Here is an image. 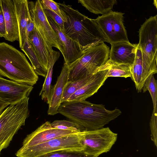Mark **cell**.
<instances>
[{
    "instance_id": "obj_27",
    "label": "cell",
    "mask_w": 157,
    "mask_h": 157,
    "mask_svg": "<svg viewBox=\"0 0 157 157\" xmlns=\"http://www.w3.org/2000/svg\"><path fill=\"white\" fill-rule=\"evenodd\" d=\"M38 157H97L86 154L83 151L59 150L51 152Z\"/></svg>"
},
{
    "instance_id": "obj_12",
    "label": "cell",
    "mask_w": 157,
    "mask_h": 157,
    "mask_svg": "<svg viewBox=\"0 0 157 157\" xmlns=\"http://www.w3.org/2000/svg\"><path fill=\"white\" fill-rule=\"evenodd\" d=\"M33 89V86L0 76V100L10 105L16 104L28 97Z\"/></svg>"
},
{
    "instance_id": "obj_5",
    "label": "cell",
    "mask_w": 157,
    "mask_h": 157,
    "mask_svg": "<svg viewBox=\"0 0 157 157\" xmlns=\"http://www.w3.org/2000/svg\"><path fill=\"white\" fill-rule=\"evenodd\" d=\"M29 97L15 104L11 105L0 116V155L9 145L13 137L25 124L29 114Z\"/></svg>"
},
{
    "instance_id": "obj_28",
    "label": "cell",
    "mask_w": 157,
    "mask_h": 157,
    "mask_svg": "<svg viewBox=\"0 0 157 157\" xmlns=\"http://www.w3.org/2000/svg\"><path fill=\"white\" fill-rule=\"evenodd\" d=\"M51 124L53 127L62 130L78 132H82L86 130L82 126L74 122L65 120H56Z\"/></svg>"
},
{
    "instance_id": "obj_23",
    "label": "cell",
    "mask_w": 157,
    "mask_h": 157,
    "mask_svg": "<svg viewBox=\"0 0 157 157\" xmlns=\"http://www.w3.org/2000/svg\"><path fill=\"white\" fill-rule=\"evenodd\" d=\"M132 67L124 64H116L108 60L99 69H107L108 71L106 77H122L127 78L131 77Z\"/></svg>"
},
{
    "instance_id": "obj_15",
    "label": "cell",
    "mask_w": 157,
    "mask_h": 157,
    "mask_svg": "<svg viewBox=\"0 0 157 157\" xmlns=\"http://www.w3.org/2000/svg\"><path fill=\"white\" fill-rule=\"evenodd\" d=\"M107 69L100 70L93 75L88 80L73 93L66 101L86 99L97 92L108 78Z\"/></svg>"
},
{
    "instance_id": "obj_6",
    "label": "cell",
    "mask_w": 157,
    "mask_h": 157,
    "mask_svg": "<svg viewBox=\"0 0 157 157\" xmlns=\"http://www.w3.org/2000/svg\"><path fill=\"white\" fill-rule=\"evenodd\" d=\"M86 130L59 137L36 145L21 147L15 155L17 157H38L59 150L82 151L84 148L83 140Z\"/></svg>"
},
{
    "instance_id": "obj_8",
    "label": "cell",
    "mask_w": 157,
    "mask_h": 157,
    "mask_svg": "<svg viewBox=\"0 0 157 157\" xmlns=\"http://www.w3.org/2000/svg\"><path fill=\"white\" fill-rule=\"evenodd\" d=\"M117 134L113 132L109 127L86 130L83 143V151L86 154L98 157L109 152L115 143Z\"/></svg>"
},
{
    "instance_id": "obj_13",
    "label": "cell",
    "mask_w": 157,
    "mask_h": 157,
    "mask_svg": "<svg viewBox=\"0 0 157 157\" xmlns=\"http://www.w3.org/2000/svg\"><path fill=\"white\" fill-rule=\"evenodd\" d=\"M46 15L50 25L58 34L62 44L64 63L69 65L80 58L84 52L77 42L68 36L50 17Z\"/></svg>"
},
{
    "instance_id": "obj_9",
    "label": "cell",
    "mask_w": 157,
    "mask_h": 157,
    "mask_svg": "<svg viewBox=\"0 0 157 157\" xmlns=\"http://www.w3.org/2000/svg\"><path fill=\"white\" fill-rule=\"evenodd\" d=\"M124 13L111 11L94 19L111 44L129 42L127 31L123 23Z\"/></svg>"
},
{
    "instance_id": "obj_31",
    "label": "cell",
    "mask_w": 157,
    "mask_h": 157,
    "mask_svg": "<svg viewBox=\"0 0 157 157\" xmlns=\"http://www.w3.org/2000/svg\"><path fill=\"white\" fill-rule=\"evenodd\" d=\"M157 110H153L150 122L151 139L157 147Z\"/></svg>"
},
{
    "instance_id": "obj_32",
    "label": "cell",
    "mask_w": 157,
    "mask_h": 157,
    "mask_svg": "<svg viewBox=\"0 0 157 157\" xmlns=\"http://www.w3.org/2000/svg\"><path fill=\"white\" fill-rule=\"evenodd\" d=\"M45 14L48 15L58 25L59 27L64 30V21L58 15L52 11L44 9Z\"/></svg>"
},
{
    "instance_id": "obj_2",
    "label": "cell",
    "mask_w": 157,
    "mask_h": 157,
    "mask_svg": "<svg viewBox=\"0 0 157 157\" xmlns=\"http://www.w3.org/2000/svg\"><path fill=\"white\" fill-rule=\"evenodd\" d=\"M58 4L65 13L67 18V21L64 23V31L80 45L84 52L98 43L108 42L94 19L88 18L64 2Z\"/></svg>"
},
{
    "instance_id": "obj_1",
    "label": "cell",
    "mask_w": 157,
    "mask_h": 157,
    "mask_svg": "<svg viewBox=\"0 0 157 157\" xmlns=\"http://www.w3.org/2000/svg\"><path fill=\"white\" fill-rule=\"evenodd\" d=\"M58 112L87 130L103 128L121 113L118 109L109 110L102 104H93L86 100L63 102Z\"/></svg>"
},
{
    "instance_id": "obj_17",
    "label": "cell",
    "mask_w": 157,
    "mask_h": 157,
    "mask_svg": "<svg viewBox=\"0 0 157 157\" xmlns=\"http://www.w3.org/2000/svg\"><path fill=\"white\" fill-rule=\"evenodd\" d=\"M69 69L68 65L64 63L56 84L52 87L48 114L54 115L58 113V109L61 103L64 88L68 81Z\"/></svg>"
},
{
    "instance_id": "obj_22",
    "label": "cell",
    "mask_w": 157,
    "mask_h": 157,
    "mask_svg": "<svg viewBox=\"0 0 157 157\" xmlns=\"http://www.w3.org/2000/svg\"><path fill=\"white\" fill-rule=\"evenodd\" d=\"M78 2L91 12L95 14L103 15L112 10L114 5L117 3V1L78 0Z\"/></svg>"
},
{
    "instance_id": "obj_25",
    "label": "cell",
    "mask_w": 157,
    "mask_h": 157,
    "mask_svg": "<svg viewBox=\"0 0 157 157\" xmlns=\"http://www.w3.org/2000/svg\"><path fill=\"white\" fill-rule=\"evenodd\" d=\"M92 75L74 81H68L64 89L61 103L66 101L73 93L86 82Z\"/></svg>"
},
{
    "instance_id": "obj_3",
    "label": "cell",
    "mask_w": 157,
    "mask_h": 157,
    "mask_svg": "<svg viewBox=\"0 0 157 157\" xmlns=\"http://www.w3.org/2000/svg\"><path fill=\"white\" fill-rule=\"evenodd\" d=\"M0 75L17 82L32 86L38 79L25 55L4 42H0Z\"/></svg>"
},
{
    "instance_id": "obj_21",
    "label": "cell",
    "mask_w": 157,
    "mask_h": 157,
    "mask_svg": "<svg viewBox=\"0 0 157 157\" xmlns=\"http://www.w3.org/2000/svg\"><path fill=\"white\" fill-rule=\"evenodd\" d=\"M60 56L59 52L54 50L53 53L50 56L47 74L42 88L39 93V95L41 96L42 99L46 101L48 104L50 101L53 87L51 85V83L53 67L54 64L58 60Z\"/></svg>"
},
{
    "instance_id": "obj_20",
    "label": "cell",
    "mask_w": 157,
    "mask_h": 157,
    "mask_svg": "<svg viewBox=\"0 0 157 157\" xmlns=\"http://www.w3.org/2000/svg\"><path fill=\"white\" fill-rule=\"evenodd\" d=\"M19 32L20 48L24 46L27 39L26 29L28 20L29 10L27 0H13Z\"/></svg>"
},
{
    "instance_id": "obj_10",
    "label": "cell",
    "mask_w": 157,
    "mask_h": 157,
    "mask_svg": "<svg viewBox=\"0 0 157 157\" xmlns=\"http://www.w3.org/2000/svg\"><path fill=\"white\" fill-rule=\"evenodd\" d=\"M35 26L46 44L58 48L63 55V50L58 34L50 25L43 9L40 0L35 2L34 8Z\"/></svg>"
},
{
    "instance_id": "obj_19",
    "label": "cell",
    "mask_w": 157,
    "mask_h": 157,
    "mask_svg": "<svg viewBox=\"0 0 157 157\" xmlns=\"http://www.w3.org/2000/svg\"><path fill=\"white\" fill-rule=\"evenodd\" d=\"M131 72V77L134 82L138 93L141 92L146 79L151 75L155 74L153 71L143 64L141 52L137 47Z\"/></svg>"
},
{
    "instance_id": "obj_18",
    "label": "cell",
    "mask_w": 157,
    "mask_h": 157,
    "mask_svg": "<svg viewBox=\"0 0 157 157\" xmlns=\"http://www.w3.org/2000/svg\"><path fill=\"white\" fill-rule=\"evenodd\" d=\"M27 39L40 62L48 70L49 58L54 51L52 47L44 42L36 28L28 35Z\"/></svg>"
},
{
    "instance_id": "obj_26",
    "label": "cell",
    "mask_w": 157,
    "mask_h": 157,
    "mask_svg": "<svg viewBox=\"0 0 157 157\" xmlns=\"http://www.w3.org/2000/svg\"><path fill=\"white\" fill-rule=\"evenodd\" d=\"M142 90L144 92L149 91L152 100L153 109H157V82L154 75H151L146 79Z\"/></svg>"
},
{
    "instance_id": "obj_16",
    "label": "cell",
    "mask_w": 157,
    "mask_h": 157,
    "mask_svg": "<svg viewBox=\"0 0 157 157\" xmlns=\"http://www.w3.org/2000/svg\"><path fill=\"white\" fill-rule=\"evenodd\" d=\"M5 21L6 34L4 37L9 41L18 40L19 32L17 20L13 0H0Z\"/></svg>"
},
{
    "instance_id": "obj_33",
    "label": "cell",
    "mask_w": 157,
    "mask_h": 157,
    "mask_svg": "<svg viewBox=\"0 0 157 157\" xmlns=\"http://www.w3.org/2000/svg\"><path fill=\"white\" fill-rule=\"evenodd\" d=\"M6 34L5 21L2 9L0 10V37H4Z\"/></svg>"
},
{
    "instance_id": "obj_11",
    "label": "cell",
    "mask_w": 157,
    "mask_h": 157,
    "mask_svg": "<svg viewBox=\"0 0 157 157\" xmlns=\"http://www.w3.org/2000/svg\"><path fill=\"white\" fill-rule=\"evenodd\" d=\"M51 123L50 121H46L27 135L23 141L21 147L36 145L59 137L81 132L55 128L52 126Z\"/></svg>"
},
{
    "instance_id": "obj_30",
    "label": "cell",
    "mask_w": 157,
    "mask_h": 157,
    "mask_svg": "<svg viewBox=\"0 0 157 157\" xmlns=\"http://www.w3.org/2000/svg\"><path fill=\"white\" fill-rule=\"evenodd\" d=\"M35 4V2H33L28 1V20L26 29L27 37L28 35L32 32L35 28L34 21Z\"/></svg>"
},
{
    "instance_id": "obj_7",
    "label": "cell",
    "mask_w": 157,
    "mask_h": 157,
    "mask_svg": "<svg viewBox=\"0 0 157 157\" xmlns=\"http://www.w3.org/2000/svg\"><path fill=\"white\" fill-rule=\"evenodd\" d=\"M139 33L137 47L141 52L142 63L157 73V15L147 19Z\"/></svg>"
},
{
    "instance_id": "obj_34",
    "label": "cell",
    "mask_w": 157,
    "mask_h": 157,
    "mask_svg": "<svg viewBox=\"0 0 157 157\" xmlns=\"http://www.w3.org/2000/svg\"><path fill=\"white\" fill-rule=\"evenodd\" d=\"M9 104L0 100V116L3 112L4 109Z\"/></svg>"
},
{
    "instance_id": "obj_4",
    "label": "cell",
    "mask_w": 157,
    "mask_h": 157,
    "mask_svg": "<svg viewBox=\"0 0 157 157\" xmlns=\"http://www.w3.org/2000/svg\"><path fill=\"white\" fill-rule=\"evenodd\" d=\"M109 52V47L104 42L86 50L80 58L68 65V81L86 78L98 71L108 60Z\"/></svg>"
},
{
    "instance_id": "obj_14",
    "label": "cell",
    "mask_w": 157,
    "mask_h": 157,
    "mask_svg": "<svg viewBox=\"0 0 157 157\" xmlns=\"http://www.w3.org/2000/svg\"><path fill=\"white\" fill-rule=\"evenodd\" d=\"M108 60L116 64L132 66L135 58L137 44L121 42L111 44Z\"/></svg>"
},
{
    "instance_id": "obj_29",
    "label": "cell",
    "mask_w": 157,
    "mask_h": 157,
    "mask_svg": "<svg viewBox=\"0 0 157 157\" xmlns=\"http://www.w3.org/2000/svg\"><path fill=\"white\" fill-rule=\"evenodd\" d=\"M43 9L51 10L61 17L65 22L67 21L65 13L60 8L57 3L52 0L40 1Z\"/></svg>"
},
{
    "instance_id": "obj_24",
    "label": "cell",
    "mask_w": 157,
    "mask_h": 157,
    "mask_svg": "<svg viewBox=\"0 0 157 157\" xmlns=\"http://www.w3.org/2000/svg\"><path fill=\"white\" fill-rule=\"evenodd\" d=\"M30 60L32 67L37 75L45 78L47 70L40 62L27 39L23 47L21 49Z\"/></svg>"
}]
</instances>
